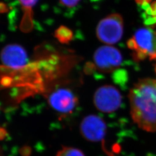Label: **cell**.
Segmentation results:
<instances>
[{"mask_svg":"<svg viewBox=\"0 0 156 156\" xmlns=\"http://www.w3.org/2000/svg\"><path fill=\"white\" fill-rule=\"evenodd\" d=\"M128 98L134 122L146 131L156 132V79H140L130 90Z\"/></svg>","mask_w":156,"mask_h":156,"instance_id":"obj_1","label":"cell"},{"mask_svg":"<svg viewBox=\"0 0 156 156\" xmlns=\"http://www.w3.org/2000/svg\"><path fill=\"white\" fill-rule=\"evenodd\" d=\"M123 17L119 13H113L102 19L98 23L96 34L101 42L112 45L118 42L123 37Z\"/></svg>","mask_w":156,"mask_h":156,"instance_id":"obj_2","label":"cell"},{"mask_svg":"<svg viewBox=\"0 0 156 156\" xmlns=\"http://www.w3.org/2000/svg\"><path fill=\"white\" fill-rule=\"evenodd\" d=\"M122 95L115 87L104 85L96 90L94 95L95 106L100 111L110 113L118 110L122 104Z\"/></svg>","mask_w":156,"mask_h":156,"instance_id":"obj_3","label":"cell"},{"mask_svg":"<svg viewBox=\"0 0 156 156\" xmlns=\"http://www.w3.org/2000/svg\"><path fill=\"white\" fill-rule=\"evenodd\" d=\"M94 61L100 73H109L119 68L123 57L117 48L111 46H102L95 51Z\"/></svg>","mask_w":156,"mask_h":156,"instance_id":"obj_4","label":"cell"},{"mask_svg":"<svg viewBox=\"0 0 156 156\" xmlns=\"http://www.w3.org/2000/svg\"><path fill=\"white\" fill-rule=\"evenodd\" d=\"M48 103L54 110L62 114L68 115L75 110L78 106V100L71 90L61 88L50 94Z\"/></svg>","mask_w":156,"mask_h":156,"instance_id":"obj_5","label":"cell"},{"mask_svg":"<svg viewBox=\"0 0 156 156\" xmlns=\"http://www.w3.org/2000/svg\"><path fill=\"white\" fill-rule=\"evenodd\" d=\"M106 125L100 116L91 115L84 117L80 126V131L84 138L92 142H99L104 140Z\"/></svg>","mask_w":156,"mask_h":156,"instance_id":"obj_6","label":"cell"},{"mask_svg":"<svg viewBox=\"0 0 156 156\" xmlns=\"http://www.w3.org/2000/svg\"><path fill=\"white\" fill-rule=\"evenodd\" d=\"M1 60L6 67L19 69L25 67L28 62V54L21 45L9 44L5 46L1 52Z\"/></svg>","mask_w":156,"mask_h":156,"instance_id":"obj_7","label":"cell"},{"mask_svg":"<svg viewBox=\"0 0 156 156\" xmlns=\"http://www.w3.org/2000/svg\"><path fill=\"white\" fill-rule=\"evenodd\" d=\"M139 48L146 51L150 60H156V31L151 27H142L134 36Z\"/></svg>","mask_w":156,"mask_h":156,"instance_id":"obj_8","label":"cell"},{"mask_svg":"<svg viewBox=\"0 0 156 156\" xmlns=\"http://www.w3.org/2000/svg\"><path fill=\"white\" fill-rule=\"evenodd\" d=\"M113 83L116 84L123 90L127 89L129 81L128 71L124 68H118L115 70L111 75Z\"/></svg>","mask_w":156,"mask_h":156,"instance_id":"obj_9","label":"cell"},{"mask_svg":"<svg viewBox=\"0 0 156 156\" xmlns=\"http://www.w3.org/2000/svg\"><path fill=\"white\" fill-rule=\"evenodd\" d=\"M56 36L62 42L67 43L72 39L73 34L71 30L69 28L66 27H62L57 30Z\"/></svg>","mask_w":156,"mask_h":156,"instance_id":"obj_10","label":"cell"},{"mask_svg":"<svg viewBox=\"0 0 156 156\" xmlns=\"http://www.w3.org/2000/svg\"><path fill=\"white\" fill-rule=\"evenodd\" d=\"M56 156H85L79 149L72 147H63Z\"/></svg>","mask_w":156,"mask_h":156,"instance_id":"obj_11","label":"cell"},{"mask_svg":"<svg viewBox=\"0 0 156 156\" xmlns=\"http://www.w3.org/2000/svg\"><path fill=\"white\" fill-rule=\"evenodd\" d=\"M140 16L143 19L144 24L147 27L153 28L156 26V16H149L146 14L145 12H142Z\"/></svg>","mask_w":156,"mask_h":156,"instance_id":"obj_12","label":"cell"},{"mask_svg":"<svg viewBox=\"0 0 156 156\" xmlns=\"http://www.w3.org/2000/svg\"><path fill=\"white\" fill-rule=\"evenodd\" d=\"M132 57L134 60L136 62L144 61L145 59L147 58V57H149L147 53L144 50L140 49V48L133 51L132 54Z\"/></svg>","mask_w":156,"mask_h":156,"instance_id":"obj_13","label":"cell"},{"mask_svg":"<svg viewBox=\"0 0 156 156\" xmlns=\"http://www.w3.org/2000/svg\"><path fill=\"white\" fill-rule=\"evenodd\" d=\"M97 69L95 64L91 62H88L84 66V71L85 73L87 75H93L95 73Z\"/></svg>","mask_w":156,"mask_h":156,"instance_id":"obj_14","label":"cell"},{"mask_svg":"<svg viewBox=\"0 0 156 156\" xmlns=\"http://www.w3.org/2000/svg\"><path fill=\"white\" fill-rule=\"evenodd\" d=\"M80 0H60L62 4L68 8H73L78 5Z\"/></svg>","mask_w":156,"mask_h":156,"instance_id":"obj_15","label":"cell"},{"mask_svg":"<svg viewBox=\"0 0 156 156\" xmlns=\"http://www.w3.org/2000/svg\"><path fill=\"white\" fill-rule=\"evenodd\" d=\"M21 5L27 9H31L35 5L38 0H19Z\"/></svg>","mask_w":156,"mask_h":156,"instance_id":"obj_16","label":"cell"},{"mask_svg":"<svg viewBox=\"0 0 156 156\" xmlns=\"http://www.w3.org/2000/svg\"><path fill=\"white\" fill-rule=\"evenodd\" d=\"M127 45L129 49L133 51L137 50L139 48L138 45L137 44L135 39H134V37L128 39L127 42Z\"/></svg>","mask_w":156,"mask_h":156,"instance_id":"obj_17","label":"cell"},{"mask_svg":"<svg viewBox=\"0 0 156 156\" xmlns=\"http://www.w3.org/2000/svg\"><path fill=\"white\" fill-rule=\"evenodd\" d=\"M135 1L138 5H140L145 2H147L149 3L151 1V0H135Z\"/></svg>","mask_w":156,"mask_h":156,"instance_id":"obj_18","label":"cell"},{"mask_svg":"<svg viewBox=\"0 0 156 156\" xmlns=\"http://www.w3.org/2000/svg\"><path fill=\"white\" fill-rule=\"evenodd\" d=\"M91 2H99V1H102V0H90Z\"/></svg>","mask_w":156,"mask_h":156,"instance_id":"obj_19","label":"cell"},{"mask_svg":"<svg viewBox=\"0 0 156 156\" xmlns=\"http://www.w3.org/2000/svg\"><path fill=\"white\" fill-rule=\"evenodd\" d=\"M154 71L156 73V64L155 65V66H154Z\"/></svg>","mask_w":156,"mask_h":156,"instance_id":"obj_20","label":"cell"}]
</instances>
